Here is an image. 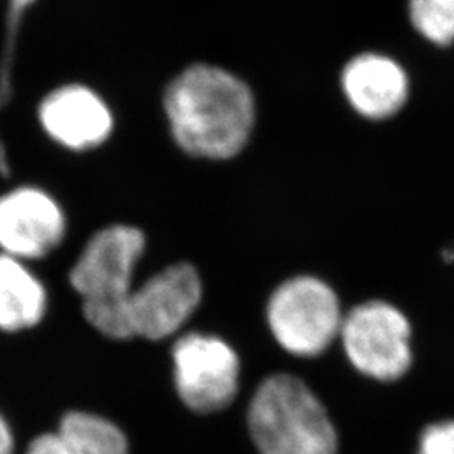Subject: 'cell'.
Returning a JSON list of instances; mask_svg holds the SVG:
<instances>
[{
	"mask_svg": "<svg viewBox=\"0 0 454 454\" xmlns=\"http://www.w3.org/2000/svg\"><path fill=\"white\" fill-rule=\"evenodd\" d=\"M163 110L176 144L185 153L209 160L236 157L256 121L249 86L217 66L182 71L165 90Z\"/></svg>",
	"mask_w": 454,
	"mask_h": 454,
	"instance_id": "cell-1",
	"label": "cell"
},
{
	"mask_svg": "<svg viewBox=\"0 0 454 454\" xmlns=\"http://www.w3.org/2000/svg\"><path fill=\"white\" fill-rule=\"evenodd\" d=\"M256 454H340L337 426L320 397L290 373L266 377L246 409Z\"/></svg>",
	"mask_w": 454,
	"mask_h": 454,
	"instance_id": "cell-2",
	"label": "cell"
},
{
	"mask_svg": "<svg viewBox=\"0 0 454 454\" xmlns=\"http://www.w3.org/2000/svg\"><path fill=\"white\" fill-rule=\"evenodd\" d=\"M266 317L283 350L294 357H318L339 339L345 315L324 279L294 276L273 292Z\"/></svg>",
	"mask_w": 454,
	"mask_h": 454,
	"instance_id": "cell-3",
	"label": "cell"
},
{
	"mask_svg": "<svg viewBox=\"0 0 454 454\" xmlns=\"http://www.w3.org/2000/svg\"><path fill=\"white\" fill-rule=\"evenodd\" d=\"M172 373L177 397L200 416L232 406L241 384V362L226 340L200 332L177 337L172 350Z\"/></svg>",
	"mask_w": 454,
	"mask_h": 454,
	"instance_id": "cell-4",
	"label": "cell"
},
{
	"mask_svg": "<svg viewBox=\"0 0 454 454\" xmlns=\"http://www.w3.org/2000/svg\"><path fill=\"white\" fill-rule=\"evenodd\" d=\"M339 339L354 369L369 379L395 382L411 369V325L387 301L373 300L347 313Z\"/></svg>",
	"mask_w": 454,
	"mask_h": 454,
	"instance_id": "cell-5",
	"label": "cell"
},
{
	"mask_svg": "<svg viewBox=\"0 0 454 454\" xmlns=\"http://www.w3.org/2000/svg\"><path fill=\"white\" fill-rule=\"evenodd\" d=\"M146 251L140 227L114 223L95 231L69 268L67 281L82 301L127 300Z\"/></svg>",
	"mask_w": 454,
	"mask_h": 454,
	"instance_id": "cell-6",
	"label": "cell"
},
{
	"mask_svg": "<svg viewBox=\"0 0 454 454\" xmlns=\"http://www.w3.org/2000/svg\"><path fill=\"white\" fill-rule=\"evenodd\" d=\"M204 294L191 262H174L137 283L127 300L131 339L160 341L179 335Z\"/></svg>",
	"mask_w": 454,
	"mask_h": 454,
	"instance_id": "cell-7",
	"label": "cell"
},
{
	"mask_svg": "<svg viewBox=\"0 0 454 454\" xmlns=\"http://www.w3.org/2000/svg\"><path fill=\"white\" fill-rule=\"evenodd\" d=\"M69 219L56 195L24 184L0 194V253L34 262L54 254L66 241Z\"/></svg>",
	"mask_w": 454,
	"mask_h": 454,
	"instance_id": "cell-8",
	"label": "cell"
},
{
	"mask_svg": "<svg viewBox=\"0 0 454 454\" xmlns=\"http://www.w3.org/2000/svg\"><path fill=\"white\" fill-rule=\"evenodd\" d=\"M39 125L56 145L88 153L105 145L114 130L108 103L88 86L67 84L51 91L37 110Z\"/></svg>",
	"mask_w": 454,
	"mask_h": 454,
	"instance_id": "cell-9",
	"label": "cell"
},
{
	"mask_svg": "<svg viewBox=\"0 0 454 454\" xmlns=\"http://www.w3.org/2000/svg\"><path fill=\"white\" fill-rule=\"evenodd\" d=\"M341 90L358 114L386 120L406 105L409 82L399 63L377 52H365L343 67Z\"/></svg>",
	"mask_w": 454,
	"mask_h": 454,
	"instance_id": "cell-10",
	"label": "cell"
},
{
	"mask_svg": "<svg viewBox=\"0 0 454 454\" xmlns=\"http://www.w3.org/2000/svg\"><path fill=\"white\" fill-rule=\"evenodd\" d=\"M49 293L31 264L0 253V332L16 335L44 322Z\"/></svg>",
	"mask_w": 454,
	"mask_h": 454,
	"instance_id": "cell-11",
	"label": "cell"
},
{
	"mask_svg": "<svg viewBox=\"0 0 454 454\" xmlns=\"http://www.w3.org/2000/svg\"><path fill=\"white\" fill-rule=\"evenodd\" d=\"M58 427L82 454H130V441L116 422L90 411H67Z\"/></svg>",
	"mask_w": 454,
	"mask_h": 454,
	"instance_id": "cell-12",
	"label": "cell"
},
{
	"mask_svg": "<svg viewBox=\"0 0 454 454\" xmlns=\"http://www.w3.org/2000/svg\"><path fill=\"white\" fill-rule=\"evenodd\" d=\"M409 17L427 41L446 46L454 41V4L444 0H409Z\"/></svg>",
	"mask_w": 454,
	"mask_h": 454,
	"instance_id": "cell-13",
	"label": "cell"
},
{
	"mask_svg": "<svg viewBox=\"0 0 454 454\" xmlns=\"http://www.w3.org/2000/svg\"><path fill=\"white\" fill-rule=\"evenodd\" d=\"M414 454H454V419L429 422L419 433Z\"/></svg>",
	"mask_w": 454,
	"mask_h": 454,
	"instance_id": "cell-14",
	"label": "cell"
},
{
	"mask_svg": "<svg viewBox=\"0 0 454 454\" xmlns=\"http://www.w3.org/2000/svg\"><path fill=\"white\" fill-rule=\"evenodd\" d=\"M24 454H82L74 441L63 433L59 427L56 431H46L37 434L29 442Z\"/></svg>",
	"mask_w": 454,
	"mask_h": 454,
	"instance_id": "cell-15",
	"label": "cell"
},
{
	"mask_svg": "<svg viewBox=\"0 0 454 454\" xmlns=\"http://www.w3.org/2000/svg\"><path fill=\"white\" fill-rule=\"evenodd\" d=\"M16 451V434L12 424L0 411V454H14Z\"/></svg>",
	"mask_w": 454,
	"mask_h": 454,
	"instance_id": "cell-16",
	"label": "cell"
},
{
	"mask_svg": "<svg viewBox=\"0 0 454 454\" xmlns=\"http://www.w3.org/2000/svg\"><path fill=\"white\" fill-rule=\"evenodd\" d=\"M442 258L448 261V262H454V247L453 249H446V251L442 253Z\"/></svg>",
	"mask_w": 454,
	"mask_h": 454,
	"instance_id": "cell-17",
	"label": "cell"
}]
</instances>
